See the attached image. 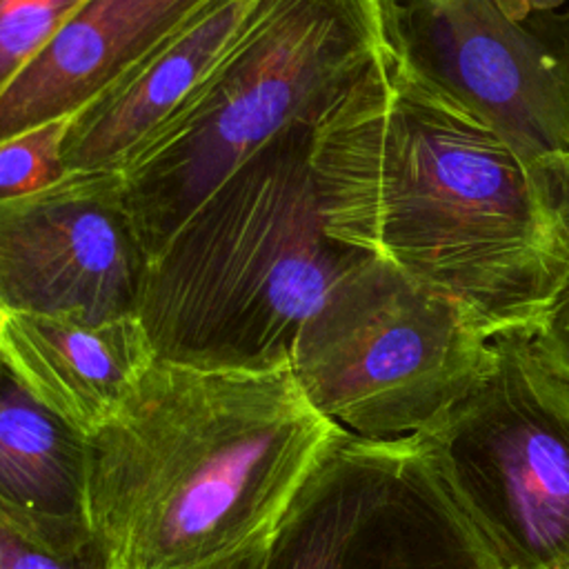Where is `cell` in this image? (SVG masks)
Wrapping results in <instances>:
<instances>
[{
  "label": "cell",
  "instance_id": "7c38bea8",
  "mask_svg": "<svg viewBox=\"0 0 569 569\" xmlns=\"http://www.w3.org/2000/svg\"><path fill=\"white\" fill-rule=\"evenodd\" d=\"M0 356L27 389L84 438L156 360L138 316L91 322L0 311Z\"/></svg>",
  "mask_w": 569,
  "mask_h": 569
},
{
  "label": "cell",
  "instance_id": "2e32d148",
  "mask_svg": "<svg viewBox=\"0 0 569 569\" xmlns=\"http://www.w3.org/2000/svg\"><path fill=\"white\" fill-rule=\"evenodd\" d=\"M82 0H0V91Z\"/></svg>",
  "mask_w": 569,
  "mask_h": 569
},
{
  "label": "cell",
  "instance_id": "4fadbf2b",
  "mask_svg": "<svg viewBox=\"0 0 569 569\" xmlns=\"http://www.w3.org/2000/svg\"><path fill=\"white\" fill-rule=\"evenodd\" d=\"M84 436L44 407L0 356V498L71 536H93Z\"/></svg>",
  "mask_w": 569,
  "mask_h": 569
},
{
  "label": "cell",
  "instance_id": "8fae6325",
  "mask_svg": "<svg viewBox=\"0 0 569 569\" xmlns=\"http://www.w3.org/2000/svg\"><path fill=\"white\" fill-rule=\"evenodd\" d=\"M211 0H82L0 91V142L71 118Z\"/></svg>",
  "mask_w": 569,
  "mask_h": 569
},
{
  "label": "cell",
  "instance_id": "30bf717a",
  "mask_svg": "<svg viewBox=\"0 0 569 569\" xmlns=\"http://www.w3.org/2000/svg\"><path fill=\"white\" fill-rule=\"evenodd\" d=\"M258 0H211L71 116L64 169L124 173L198 100L249 27Z\"/></svg>",
  "mask_w": 569,
  "mask_h": 569
},
{
  "label": "cell",
  "instance_id": "5b68a950",
  "mask_svg": "<svg viewBox=\"0 0 569 569\" xmlns=\"http://www.w3.org/2000/svg\"><path fill=\"white\" fill-rule=\"evenodd\" d=\"M489 353L491 338L456 300L365 253L305 322L289 365L325 418L391 440L429 431Z\"/></svg>",
  "mask_w": 569,
  "mask_h": 569
},
{
  "label": "cell",
  "instance_id": "3957f363",
  "mask_svg": "<svg viewBox=\"0 0 569 569\" xmlns=\"http://www.w3.org/2000/svg\"><path fill=\"white\" fill-rule=\"evenodd\" d=\"M311 131L247 160L147 260L136 316L158 360L287 367L305 322L365 256L325 229Z\"/></svg>",
  "mask_w": 569,
  "mask_h": 569
},
{
  "label": "cell",
  "instance_id": "9a60e30c",
  "mask_svg": "<svg viewBox=\"0 0 569 569\" xmlns=\"http://www.w3.org/2000/svg\"><path fill=\"white\" fill-rule=\"evenodd\" d=\"M69 124L71 118L51 120L0 142V200L36 193L67 176Z\"/></svg>",
  "mask_w": 569,
  "mask_h": 569
},
{
  "label": "cell",
  "instance_id": "52a82bcc",
  "mask_svg": "<svg viewBox=\"0 0 569 569\" xmlns=\"http://www.w3.org/2000/svg\"><path fill=\"white\" fill-rule=\"evenodd\" d=\"M249 569H498L422 436L342 429Z\"/></svg>",
  "mask_w": 569,
  "mask_h": 569
},
{
  "label": "cell",
  "instance_id": "ba28073f",
  "mask_svg": "<svg viewBox=\"0 0 569 569\" xmlns=\"http://www.w3.org/2000/svg\"><path fill=\"white\" fill-rule=\"evenodd\" d=\"M393 49L569 191L565 0H380Z\"/></svg>",
  "mask_w": 569,
  "mask_h": 569
},
{
  "label": "cell",
  "instance_id": "d6986e66",
  "mask_svg": "<svg viewBox=\"0 0 569 569\" xmlns=\"http://www.w3.org/2000/svg\"><path fill=\"white\" fill-rule=\"evenodd\" d=\"M565 84H567V107H569V33H567V47H565Z\"/></svg>",
  "mask_w": 569,
  "mask_h": 569
},
{
  "label": "cell",
  "instance_id": "7a4b0ae2",
  "mask_svg": "<svg viewBox=\"0 0 569 569\" xmlns=\"http://www.w3.org/2000/svg\"><path fill=\"white\" fill-rule=\"evenodd\" d=\"M342 431L291 365L153 360L89 433L84 507L116 569H200L260 547Z\"/></svg>",
  "mask_w": 569,
  "mask_h": 569
},
{
  "label": "cell",
  "instance_id": "ac0fdd59",
  "mask_svg": "<svg viewBox=\"0 0 569 569\" xmlns=\"http://www.w3.org/2000/svg\"><path fill=\"white\" fill-rule=\"evenodd\" d=\"M258 549V547H256ZM253 549V551H256ZM253 551L249 553H240V556H233L229 560H222V562H216V565H209V567H200V569H249L251 565V558H253Z\"/></svg>",
  "mask_w": 569,
  "mask_h": 569
},
{
  "label": "cell",
  "instance_id": "e0dca14e",
  "mask_svg": "<svg viewBox=\"0 0 569 569\" xmlns=\"http://www.w3.org/2000/svg\"><path fill=\"white\" fill-rule=\"evenodd\" d=\"M531 338L540 356L569 382V278L542 313Z\"/></svg>",
  "mask_w": 569,
  "mask_h": 569
},
{
  "label": "cell",
  "instance_id": "5bb4252c",
  "mask_svg": "<svg viewBox=\"0 0 569 569\" xmlns=\"http://www.w3.org/2000/svg\"><path fill=\"white\" fill-rule=\"evenodd\" d=\"M0 569H116L93 536L47 527L0 498Z\"/></svg>",
  "mask_w": 569,
  "mask_h": 569
},
{
  "label": "cell",
  "instance_id": "8992f818",
  "mask_svg": "<svg viewBox=\"0 0 569 569\" xmlns=\"http://www.w3.org/2000/svg\"><path fill=\"white\" fill-rule=\"evenodd\" d=\"M418 436L498 569H569V382L531 333L496 336L480 378Z\"/></svg>",
  "mask_w": 569,
  "mask_h": 569
},
{
  "label": "cell",
  "instance_id": "9c48e42d",
  "mask_svg": "<svg viewBox=\"0 0 569 569\" xmlns=\"http://www.w3.org/2000/svg\"><path fill=\"white\" fill-rule=\"evenodd\" d=\"M144 267L118 173L67 171L47 189L0 200V311L136 316Z\"/></svg>",
  "mask_w": 569,
  "mask_h": 569
},
{
  "label": "cell",
  "instance_id": "277c9868",
  "mask_svg": "<svg viewBox=\"0 0 569 569\" xmlns=\"http://www.w3.org/2000/svg\"><path fill=\"white\" fill-rule=\"evenodd\" d=\"M391 49L380 0H258L198 100L120 173L147 260L231 173L313 129Z\"/></svg>",
  "mask_w": 569,
  "mask_h": 569
},
{
  "label": "cell",
  "instance_id": "6da1fadb",
  "mask_svg": "<svg viewBox=\"0 0 569 569\" xmlns=\"http://www.w3.org/2000/svg\"><path fill=\"white\" fill-rule=\"evenodd\" d=\"M327 233L456 300L493 340L533 333L569 278V191L391 49L311 131Z\"/></svg>",
  "mask_w": 569,
  "mask_h": 569
}]
</instances>
